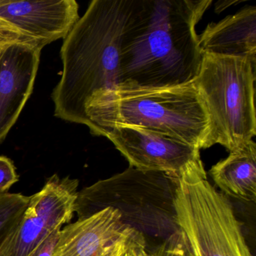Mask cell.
<instances>
[{
	"mask_svg": "<svg viewBox=\"0 0 256 256\" xmlns=\"http://www.w3.org/2000/svg\"><path fill=\"white\" fill-rule=\"evenodd\" d=\"M152 253L156 256H191L186 240L181 230L162 242Z\"/></svg>",
	"mask_w": 256,
	"mask_h": 256,
	"instance_id": "cell-15",
	"label": "cell"
},
{
	"mask_svg": "<svg viewBox=\"0 0 256 256\" xmlns=\"http://www.w3.org/2000/svg\"><path fill=\"white\" fill-rule=\"evenodd\" d=\"M134 0H94L64 40L60 80L52 94L54 116L88 126L85 106L121 84L122 36Z\"/></svg>",
	"mask_w": 256,
	"mask_h": 256,
	"instance_id": "cell-2",
	"label": "cell"
},
{
	"mask_svg": "<svg viewBox=\"0 0 256 256\" xmlns=\"http://www.w3.org/2000/svg\"><path fill=\"white\" fill-rule=\"evenodd\" d=\"M30 196L20 193L0 194V244L17 226L28 208Z\"/></svg>",
	"mask_w": 256,
	"mask_h": 256,
	"instance_id": "cell-14",
	"label": "cell"
},
{
	"mask_svg": "<svg viewBox=\"0 0 256 256\" xmlns=\"http://www.w3.org/2000/svg\"><path fill=\"white\" fill-rule=\"evenodd\" d=\"M178 178L128 167L78 193V220L106 208L116 210L122 221L144 238L160 244L180 232L175 208Z\"/></svg>",
	"mask_w": 256,
	"mask_h": 256,
	"instance_id": "cell-4",
	"label": "cell"
},
{
	"mask_svg": "<svg viewBox=\"0 0 256 256\" xmlns=\"http://www.w3.org/2000/svg\"><path fill=\"white\" fill-rule=\"evenodd\" d=\"M78 186V180L70 176H50L41 191L30 196L17 226L0 244V256H34L49 236L71 221Z\"/></svg>",
	"mask_w": 256,
	"mask_h": 256,
	"instance_id": "cell-7",
	"label": "cell"
},
{
	"mask_svg": "<svg viewBox=\"0 0 256 256\" xmlns=\"http://www.w3.org/2000/svg\"><path fill=\"white\" fill-rule=\"evenodd\" d=\"M139 235L142 234L138 233L134 234L133 236H130L128 239L122 241V242H118L116 245L109 248V250L102 256H119L120 254L125 250L128 242H130L132 240L134 239L136 236H139Z\"/></svg>",
	"mask_w": 256,
	"mask_h": 256,
	"instance_id": "cell-18",
	"label": "cell"
},
{
	"mask_svg": "<svg viewBox=\"0 0 256 256\" xmlns=\"http://www.w3.org/2000/svg\"><path fill=\"white\" fill-rule=\"evenodd\" d=\"M90 133L137 127L170 136L199 150L210 148V124L194 82L166 88L121 84L96 92L85 106Z\"/></svg>",
	"mask_w": 256,
	"mask_h": 256,
	"instance_id": "cell-3",
	"label": "cell"
},
{
	"mask_svg": "<svg viewBox=\"0 0 256 256\" xmlns=\"http://www.w3.org/2000/svg\"><path fill=\"white\" fill-rule=\"evenodd\" d=\"M2 47H0V56H1V53H2Z\"/></svg>",
	"mask_w": 256,
	"mask_h": 256,
	"instance_id": "cell-19",
	"label": "cell"
},
{
	"mask_svg": "<svg viewBox=\"0 0 256 256\" xmlns=\"http://www.w3.org/2000/svg\"><path fill=\"white\" fill-rule=\"evenodd\" d=\"M136 233L116 210L106 208L60 230L52 256H102Z\"/></svg>",
	"mask_w": 256,
	"mask_h": 256,
	"instance_id": "cell-11",
	"label": "cell"
},
{
	"mask_svg": "<svg viewBox=\"0 0 256 256\" xmlns=\"http://www.w3.org/2000/svg\"><path fill=\"white\" fill-rule=\"evenodd\" d=\"M210 175L226 196L246 202L256 200V144L252 140L229 152L212 166Z\"/></svg>",
	"mask_w": 256,
	"mask_h": 256,
	"instance_id": "cell-13",
	"label": "cell"
},
{
	"mask_svg": "<svg viewBox=\"0 0 256 256\" xmlns=\"http://www.w3.org/2000/svg\"><path fill=\"white\" fill-rule=\"evenodd\" d=\"M198 40L203 54L245 58L256 66V7L209 24Z\"/></svg>",
	"mask_w": 256,
	"mask_h": 256,
	"instance_id": "cell-12",
	"label": "cell"
},
{
	"mask_svg": "<svg viewBox=\"0 0 256 256\" xmlns=\"http://www.w3.org/2000/svg\"><path fill=\"white\" fill-rule=\"evenodd\" d=\"M256 68L245 58L204 54L194 82L209 115L211 146L230 152L256 136Z\"/></svg>",
	"mask_w": 256,
	"mask_h": 256,
	"instance_id": "cell-6",
	"label": "cell"
},
{
	"mask_svg": "<svg viewBox=\"0 0 256 256\" xmlns=\"http://www.w3.org/2000/svg\"><path fill=\"white\" fill-rule=\"evenodd\" d=\"M143 244L146 245V242L144 238L142 236V235L136 236L134 239L128 242L125 250L120 254L119 256H136V250H137L138 247L139 246L143 245Z\"/></svg>",
	"mask_w": 256,
	"mask_h": 256,
	"instance_id": "cell-17",
	"label": "cell"
},
{
	"mask_svg": "<svg viewBox=\"0 0 256 256\" xmlns=\"http://www.w3.org/2000/svg\"><path fill=\"white\" fill-rule=\"evenodd\" d=\"M18 180L14 162L8 157L0 156V194L8 193L12 186Z\"/></svg>",
	"mask_w": 256,
	"mask_h": 256,
	"instance_id": "cell-16",
	"label": "cell"
},
{
	"mask_svg": "<svg viewBox=\"0 0 256 256\" xmlns=\"http://www.w3.org/2000/svg\"><path fill=\"white\" fill-rule=\"evenodd\" d=\"M212 4L134 0L122 36L121 84L166 88L194 82L204 56L196 26Z\"/></svg>",
	"mask_w": 256,
	"mask_h": 256,
	"instance_id": "cell-1",
	"label": "cell"
},
{
	"mask_svg": "<svg viewBox=\"0 0 256 256\" xmlns=\"http://www.w3.org/2000/svg\"><path fill=\"white\" fill-rule=\"evenodd\" d=\"M178 226L191 256H253L228 196L208 179L203 162L178 178Z\"/></svg>",
	"mask_w": 256,
	"mask_h": 256,
	"instance_id": "cell-5",
	"label": "cell"
},
{
	"mask_svg": "<svg viewBox=\"0 0 256 256\" xmlns=\"http://www.w3.org/2000/svg\"><path fill=\"white\" fill-rule=\"evenodd\" d=\"M104 137L114 144L130 167L179 178L200 162L198 148L170 136L137 127H116Z\"/></svg>",
	"mask_w": 256,
	"mask_h": 256,
	"instance_id": "cell-9",
	"label": "cell"
},
{
	"mask_svg": "<svg viewBox=\"0 0 256 256\" xmlns=\"http://www.w3.org/2000/svg\"><path fill=\"white\" fill-rule=\"evenodd\" d=\"M74 0H0V47L22 44L42 50L65 38L80 19Z\"/></svg>",
	"mask_w": 256,
	"mask_h": 256,
	"instance_id": "cell-8",
	"label": "cell"
},
{
	"mask_svg": "<svg viewBox=\"0 0 256 256\" xmlns=\"http://www.w3.org/2000/svg\"><path fill=\"white\" fill-rule=\"evenodd\" d=\"M42 50L22 44L2 46L0 56V144L17 122L32 95Z\"/></svg>",
	"mask_w": 256,
	"mask_h": 256,
	"instance_id": "cell-10",
	"label": "cell"
}]
</instances>
